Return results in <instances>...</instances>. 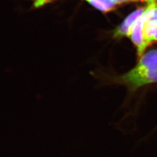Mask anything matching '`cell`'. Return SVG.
Here are the masks:
<instances>
[{
	"instance_id": "obj_1",
	"label": "cell",
	"mask_w": 157,
	"mask_h": 157,
	"mask_svg": "<svg viewBox=\"0 0 157 157\" xmlns=\"http://www.w3.org/2000/svg\"><path fill=\"white\" fill-rule=\"evenodd\" d=\"M102 78L108 84L124 86L130 93L157 83V50L144 54L135 67L127 72L121 75H103Z\"/></svg>"
},
{
	"instance_id": "obj_2",
	"label": "cell",
	"mask_w": 157,
	"mask_h": 157,
	"mask_svg": "<svg viewBox=\"0 0 157 157\" xmlns=\"http://www.w3.org/2000/svg\"><path fill=\"white\" fill-rule=\"evenodd\" d=\"M146 11L134 25L130 36L132 42L136 47L137 56L139 58L144 54L146 48L150 45L146 41L144 34V27L146 20Z\"/></svg>"
},
{
	"instance_id": "obj_3",
	"label": "cell",
	"mask_w": 157,
	"mask_h": 157,
	"mask_svg": "<svg viewBox=\"0 0 157 157\" xmlns=\"http://www.w3.org/2000/svg\"><path fill=\"white\" fill-rule=\"evenodd\" d=\"M147 8L148 6L146 7L139 8L136 11L130 13L117 29V30L115 33V37H130L132 29L134 25L137 22V21L144 13Z\"/></svg>"
},
{
	"instance_id": "obj_4",
	"label": "cell",
	"mask_w": 157,
	"mask_h": 157,
	"mask_svg": "<svg viewBox=\"0 0 157 157\" xmlns=\"http://www.w3.org/2000/svg\"><path fill=\"white\" fill-rule=\"evenodd\" d=\"M144 37L150 45L154 41H157V23L146 21L144 27Z\"/></svg>"
},
{
	"instance_id": "obj_5",
	"label": "cell",
	"mask_w": 157,
	"mask_h": 157,
	"mask_svg": "<svg viewBox=\"0 0 157 157\" xmlns=\"http://www.w3.org/2000/svg\"><path fill=\"white\" fill-rule=\"evenodd\" d=\"M91 6L103 12L113 10L117 6L113 0H86Z\"/></svg>"
},
{
	"instance_id": "obj_6",
	"label": "cell",
	"mask_w": 157,
	"mask_h": 157,
	"mask_svg": "<svg viewBox=\"0 0 157 157\" xmlns=\"http://www.w3.org/2000/svg\"><path fill=\"white\" fill-rule=\"evenodd\" d=\"M33 1L34 6L36 8H39L54 0H33Z\"/></svg>"
},
{
	"instance_id": "obj_7",
	"label": "cell",
	"mask_w": 157,
	"mask_h": 157,
	"mask_svg": "<svg viewBox=\"0 0 157 157\" xmlns=\"http://www.w3.org/2000/svg\"><path fill=\"white\" fill-rule=\"evenodd\" d=\"M113 1L115 2V3L117 5H120L123 3L134 2V1H141V0H113Z\"/></svg>"
},
{
	"instance_id": "obj_8",
	"label": "cell",
	"mask_w": 157,
	"mask_h": 157,
	"mask_svg": "<svg viewBox=\"0 0 157 157\" xmlns=\"http://www.w3.org/2000/svg\"><path fill=\"white\" fill-rule=\"evenodd\" d=\"M141 1H143L148 2L149 4H156V2L157 0H141Z\"/></svg>"
}]
</instances>
